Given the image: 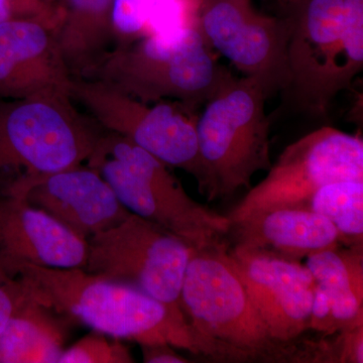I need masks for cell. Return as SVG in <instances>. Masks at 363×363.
Returning a JSON list of instances; mask_svg holds the SVG:
<instances>
[{"instance_id":"25","label":"cell","mask_w":363,"mask_h":363,"mask_svg":"<svg viewBox=\"0 0 363 363\" xmlns=\"http://www.w3.org/2000/svg\"><path fill=\"white\" fill-rule=\"evenodd\" d=\"M331 350L332 362H363V325L340 331Z\"/></svg>"},{"instance_id":"23","label":"cell","mask_w":363,"mask_h":363,"mask_svg":"<svg viewBox=\"0 0 363 363\" xmlns=\"http://www.w3.org/2000/svg\"><path fill=\"white\" fill-rule=\"evenodd\" d=\"M16 21H33L55 33L61 23L62 9L47 0H0V23Z\"/></svg>"},{"instance_id":"5","label":"cell","mask_w":363,"mask_h":363,"mask_svg":"<svg viewBox=\"0 0 363 363\" xmlns=\"http://www.w3.org/2000/svg\"><path fill=\"white\" fill-rule=\"evenodd\" d=\"M233 76L197 26H190L114 48L83 79L100 81L145 104L173 100L199 111Z\"/></svg>"},{"instance_id":"13","label":"cell","mask_w":363,"mask_h":363,"mask_svg":"<svg viewBox=\"0 0 363 363\" xmlns=\"http://www.w3.org/2000/svg\"><path fill=\"white\" fill-rule=\"evenodd\" d=\"M87 255L88 241L44 210L23 197H0V260L11 274L23 264L85 269Z\"/></svg>"},{"instance_id":"19","label":"cell","mask_w":363,"mask_h":363,"mask_svg":"<svg viewBox=\"0 0 363 363\" xmlns=\"http://www.w3.org/2000/svg\"><path fill=\"white\" fill-rule=\"evenodd\" d=\"M362 245L323 250L307 257L305 266L327 294L337 332L363 325Z\"/></svg>"},{"instance_id":"7","label":"cell","mask_w":363,"mask_h":363,"mask_svg":"<svg viewBox=\"0 0 363 363\" xmlns=\"http://www.w3.org/2000/svg\"><path fill=\"white\" fill-rule=\"evenodd\" d=\"M86 162L130 213L168 229L190 247H210L228 235L226 215L192 199L167 164L123 136L105 131Z\"/></svg>"},{"instance_id":"27","label":"cell","mask_w":363,"mask_h":363,"mask_svg":"<svg viewBox=\"0 0 363 363\" xmlns=\"http://www.w3.org/2000/svg\"><path fill=\"white\" fill-rule=\"evenodd\" d=\"M143 362L145 363H187V358L175 351L174 346L167 343L145 344L140 345Z\"/></svg>"},{"instance_id":"14","label":"cell","mask_w":363,"mask_h":363,"mask_svg":"<svg viewBox=\"0 0 363 363\" xmlns=\"http://www.w3.org/2000/svg\"><path fill=\"white\" fill-rule=\"evenodd\" d=\"M54 32L33 21L0 23V99L70 94Z\"/></svg>"},{"instance_id":"22","label":"cell","mask_w":363,"mask_h":363,"mask_svg":"<svg viewBox=\"0 0 363 363\" xmlns=\"http://www.w3.org/2000/svg\"><path fill=\"white\" fill-rule=\"evenodd\" d=\"M152 0H114L112 9L114 48L125 47L145 35Z\"/></svg>"},{"instance_id":"21","label":"cell","mask_w":363,"mask_h":363,"mask_svg":"<svg viewBox=\"0 0 363 363\" xmlns=\"http://www.w3.org/2000/svg\"><path fill=\"white\" fill-rule=\"evenodd\" d=\"M130 350L121 339L93 331L64 350L58 363H133Z\"/></svg>"},{"instance_id":"1","label":"cell","mask_w":363,"mask_h":363,"mask_svg":"<svg viewBox=\"0 0 363 363\" xmlns=\"http://www.w3.org/2000/svg\"><path fill=\"white\" fill-rule=\"evenodd\" d=\"M181 309L197 355L220 362H310L308 348L274 340L240 278L223 241L193 252Z\"/></svg>"},{"instance_id":"29","label":"cell","mask_w":363,"mask_h":363,"mask_svg":"<svg viewBox=\"0 0 363 363\" xmlns=\"http://www.w3.org/2000/svg\"><path fill=\"white\" fill-rule=\"evenodd\" d=\"M47 1L50 2V4H58L60 0H47Z\"/></svg>"},{"instance_id":"8","label":"cell","mask_w":363,"mask_h":363,"mask_svg":"<svg viewBox=\"0 0 363 363\" xmlns=\"http://www.w3.org/2000/svg\"><path fill=\"white\" fill-rule=\"evenodd\" d=\"M70 95L105 130L123 136L169 168L194 177L204 195L206 178L196 133L198 109L173 100L145 104L94 79H73Z\"/></svg>"},{"instance_id":"11","label":"cell","mask_w":363,"mask_h":363,"mask_svg":"<svg viewBox=\"0 0 363 363\" xmlns=\"http://www.w3.org/2000/svg\"><path fill=\"white\" fill-rule=\"evenodd\" d=\"M197 28L212 51L243 76L266 79L276 92L286 89L288 26L284 16L259 13L252 0H203Z\"/></svg>"},{"instance_id":"24","label":"cell","mask_w":363,"mask_h":363,"mask_svg":"<svg viewBox=\"0 0 363 363\" xmlns=\"http://www.w3.org/2000/svg\"><path fill=\"white\" fill-rule=\"evenodd\" d=\"M28 296L30 291L20 277L11 274L0 260V333Z\"/></svg>"},{"instance_id":"16","label":"cell","mask_w":363,"mask_h":363,"mask_svg":"<svg viewBox=\"0 0 363 363\" xmlns=\"http://www.w3.org/2000/svg\"><path fill=\"white\" fill-rule=\"evenodd\" d=\"M234 247L302 262L315 253L339 247L340 234L330 220L303 208H279L231 224Z\"/></svg>"},{"instance_id":"4","label":"cell","mask_w":363,"mask_h":363,"mask_svg":"<svg viewBox=\"0 0 363 363\" xmlns=\"http://www.w3.org/2000/svg\"><path fill=\"white\" fill-rule=\"evenodd\" d=\"M70 94L0 99V197L87 162L105 130Z\"/></svg>"},{"instance_id":"17","label":"cell","mask_w":363,"mask_h":363,"mask_svg":"<svg viewBox=\"0 0 363 363\" xmlns=\"http://www.w3.org/2000/svg\"><path fill=\"white\" fill-rule=\"evenodd\" d=\"M114 0H60L62 21L55 39L73 79L89 75L113 49Z\"/></svg>"},{"instance_id":"12","label":"cell","mask_w":363,"mask_h":363,"mask_svg":"<svg viewBox=\"0 0 363 363\" xmlns=\"http://www.w3.org/2000/svg\"><path fill=\"white\" fill-rule=\"evenodd\" d=\"M234 267L267 330L281 344L310 329L316 281L302 262L228 247Z\"/></svg>"},{"instance_id":"6","label":"cell","mask_w":363,"mask_h":363,"mask_svg":"<svg viewBox=\"0 0 363 363\" xmlns=\"http://www.w3.org/2000/svg\"><path fill=\"white\" fill-rule=\"evenodd\" d=\"M276 90L257 76H233L199 112L196 133L208 201L252 188V178L269 171L271 121L267 100Z\"/></svg>"},{"instance_id":"3","label":"cell","mask_w":363,"mask_h":363,"mask_svg":"<svg viewBox=\"0 0 363 363\" xmlns=\"http://www.w3.org/2000/svg\"><path fill=\"white\" fill-rule=\"evenodd\" d=\"M284 96L298 111L327 117L363 69V0H306L286 11Z\"/></svg>"},{"instance_id":"18","label":"cell","mask_w":363,"mask_h":363,"mask_svg":"<svg viewBox=\"0 0 363 363\" xmlns=\"http://www.w3.org/2000/svg\"><path fill=\"white\" fill-rule=\"evenodd\" d=\"M66 336L59 314L30 293L0 333V363H58Z\"/></svg>"},{"instance_id":"28","label":"cell","mask_w":363,"mask_h":363,"mask_svg":"<svg viewBox=\"0 0 363 363\" xmlns=\"http://www.w3.org/2000/svg\"><path fill=\"white\" fill-rule=\"evenodd\" d=\"M279 6H281V9H284V11H288L289 9H293V7L298 6V4H302V2L306 1V0H277Z\"/></svg>"},{"instance_id":"2","label":"cell","mask_w":363,"mask_h":363,"mask_svg":"<svg viewBox=\"0 0 363 363\" xmlns=\"http://www.w3.org/2000/svg\"><path fill=\"white\" fill-rule=\"evenodd\" d=\"M13 274L35 300L93 331L140 345L167 343L197 355L185 316L133 286L79 267L23 264Z\"/></svg>"},{"instance_id":"9","label":"cell","mask_w":363,"mask_h":363,"mask_svg":"<svg viewBox=\"0 0 363 363\" xmlns=\"http://www.w3.org/2000/svg\"><path fill=\"white\" fill-rule=\"evenodd\" d=\"M87 241L85 271L133 286L183 314L182 286L196 248L133 213Z\"/></svg>"},{"instance_id":"10","label":"cell","mask_w":363,"mask_h":363,"mask_svg":"<svg viewBox=\"0 0 363 363\" xmlns=\"http://www.w3.org/2000/svg\"><path fill=\"white\" fill-rule=\"evenodd\" d=\"M348 180L363 181L362 138L322 126L286 145L226 216L233 224L279 208H302L318 189Z\"/></svg>"},{"instance_id":"26","label":"cell","mask_w":363,"mask_h":363,"mask_svg":"<svg viewBox=\"0 0 363 363\" xmlns=\"http://www.w3.org/2000/svg\"><path fill=\"white\" fill-rule=\"evenodd\" d=\"M310 329L326 335H332L337 332L335 322L332 317L328 296L317 284L314 289Z\"/></svg>"},{"instance_id":"15","label":"cell","mask_w":363,"mask_h":363,"mask_svg":"<svg viewBox=\"0 0 363 363\" xmlns=\"http://www.w3.org/2000/svg\"><path fill=\"white\" fill-rule=\"evenodd\" d=\"M23 198L86 240L130 214L102 176L83 164L40 179Z\"/></svg>"},{"instance_id":"20","label":"cell","mask_w":363,"mask_h":363,"mask_svg":"<svg viewBox=\"0 0 363 363\" xmlns=\"http://www.w3.org/2000/svg\"><path fill=\"white\" fill-rule=\"evenodd\" d=\"M303 209L326 217L340 234L341 242L362 245L363 181H337L318 189Z\"/></svg>"}]
</instances>
